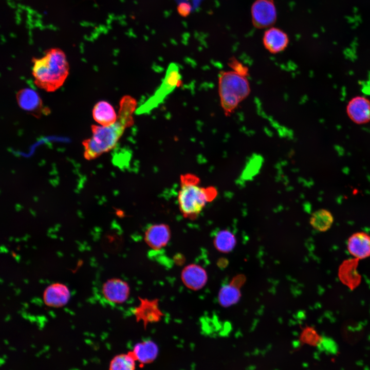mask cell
<instances>
[{"label":"cell","instance_id":"6da1fadb","mask_svg":"<svg viewBox=\"0 0 370 370\" xmlns=\"http://www.w3.org/2000/svg\"><path fill=\"white\" fill-rule=\"evenodd\" d=\"M136 100L129 95L119 102L116 121L108 126L92 125V136L83 141L84 156L94 159L115 147L125 130L134 123L133 114L136 110Z\"/></svg>","mask_w":370,"mask_h":370},{"label":"cell","instance_id":"7a4b0ae2","mask_svg":"<svg viewBox=\"0 0 370 370\" xmlns=\"http://www.w3.org/2000/svg\"><path fill=\"white\" fill-rule=\"evenodd\" d=\"M32 75L35 84L48 92L54 91L64 84L69 74L65 53L59 48L48 50L41 58H33Z\"/></svg>","mask_w":370,"mask_h":370},{"label":"cell","instance_id":"3957f363","mask_svg":"<svg viewBox=\"0 0 370 370\" xmlns=\"http://www.w3.org/2000/svg\"><path fill=\"white\" fill-rule=\"evenodd\" d=\"M218 94L226 116L230 115L249 95L250 86L247 77L235 71H222L218 77Z\"/></svg>","mask_w":370,"mask_h":370},{"label":"cell","instance_id":"277c9868","mask_svg":"<svg viewBox=\"0 0 370 370\" xmlns=\"http://www.w3.org/2000/svg\"><path fill=\"white\" fill-rule=\"evenodd\" d=\"M197 178L192 174L181 177L178 194L179 209L186 218H196L211 198L209 189L199 186Z\"/></svg>","mask_w":370,"mask_h":370},{"label":"cell","instance_id":"5b68a950","mask_svg":"<svg viewBox=\"0 0 370 370\" xmlns=\"http://www.w3.org/2000/svg\"><path fill=\"white\" fill-rule=\"evenodd\" d=\"M180 79L179 69L175 63H171L167 69L161 86L144 104L137 108V114L148 112L156 107L178 85Z\"/></svg>","mask_w":370,"mask_h":370},{"label":"cell","instance_id":"8992f818","mask_svg":"<svg viewBox=\"0 0 370 370\" xmlns=\"http://www.w3.org/2000/svg\"><path fill=\"white\" fill-rule=\"evenodd\" d=\"M251 14L252 24L256 28L271 27L277 18L274 0H255L251 8Z\"/></svg>","mask_w":370,"mask_h":370},{"label":"cell","instance_id":"52a82bcc","mask_svg":"<svg viewBox=\"0 0 370 370\" xmlns=\"http://www.w3.org/2000/svg\"><path fill=\"white\" fill-rule=\"evenodd\" d=\"M133 313L136 321L142 322L145 326L160 321L164 316L156 299L140 298Z\"/></svg>","mask_w":370,"mask_h":370},{"label":"cell","instance_id":"ba28073f","mask_svg":"<svg viewBox=\"0 0 370 370\" xmlns=\"http://www.w3.org/2000/svg\"><path fill=\"white\" fill-rule=\"evenodd\" d=\"M349 118L357 124H363L370 121V100L362 96H355L349 100L346 107Z\"/></svg>","mask_w":370,"mask_h":370},{"label":"cell","instance_id":"9c48e42d","mask_svg":"<svg viewBox=\"0 0 370 370\" xmlns=\"http://www.w3.org/2000/svg\"><path fill=\"white\" fill-rule=\"evenodd\" d=\"M102 292L107 301L115 304H122L128 299L130 287L125 281L115 278L107 280L103 284Z\"/></svg>","mask_w":370,"mask_h":370},{"label":"cell","instance_id":"30bf717a","mask_svg":"<svg viewBox=\"0 0 370 370\" xmlns=\"http://www.w3.org/2000/svg\"><path fill=\"white\" fill-rule=\"evenodd\" d=\"M171 238L169 227L164 224H157L149 227L144 233V240L153 250H158L165 247Z\"/></svg>","mask_w":370,"mask_h":370},{"label":"cell","instance_id":"8fae6325","mask_svg":"<svg viewBox=\"0 0 370 370\" xmlns=\"http://www.w3.org/2000/svg\"><path fill=\"white\" fill-rule=\"evenodd\" d=\"M181 279L187 288L193 290H198L206 285L208 275L203 267L198 264H191L182 269Z\"/></svg>","mask_w":370,"mask_h":370},{"label":"cell","instance_id":"7c38bea8","mask_svg":"<svg viewBox=\"0 0 370 370\" xmlns=\"http://www.w3.org/2000/svg\"><path fill=\"white\" fill-rule=\"evenodd\" d=\"M289 40L286 32L280 28L271 27L267 29L263 35L264 46L270 53L275 54L285 50Z\"/></svg>","mask_w":370,"mask_h":370},{"label":"cell","instance_id":"4fadbf2b","mask_svg":"<svg viewBox=\"0 0 370 370\" xmlns=\"http://www.w3.org/2000/svg\"><path fill=\"white\" fill-rule=\"evenodd\" d=\"M348 252L355 258L363 259L370 256V235L364 232L353 234L348 239Z\"/></svg>","mask_w":370,"mask_h":370},{"label":"cell","instance_id":"5bb4252c","mask_svg":"<svg viewBox=\"0 0 370 370\" xmlns=\"http://www.w3.org/2000/svg\"><path fill=\"white\" fill-rule=\"evenodd\" d=\"M69 297L70 293L68 288L64 284L56 283L46 288L43 298L46 305L58 307L66 304Z\"/></svg>","mask_w":370,"mask_h":370},{"label":"cell","instance_id":"9a60e30c","mask_svg":"<svg viewBox=\"0 0 370 370\" xmlns=\"http://www.w3.org/2000/svg\"><path fill=\"white\" fill-rule=\"evenodd\" d=\"M358 259L347 260L342 263L339 270L341 281L349 288H356L361 281V276L357 268Z\"/></svg>","mask_w":370,"mask_h":370},{"label":"cell","instance_id":"2e32d148","mask_svg":"<svg viewBox=\"0 0 370 370\" xmlns=\"http://www.w3.org/2000/svg\"><path fill=\"white\" fill-rule=\"evenodd\" d=\"M18 104L26 111L32 112L37 115L43 108L41 99L38 93L30 88H24L16 94Z\"/></svg>","mask_w":370,"mask_h":370},{"label":"cell","instance_id":"e0dca14e","mask_svg":"<svg viewBox=\"0 0 370 370\" xmlns=\"http://www.w3.org/2000/svg\"><path fill=\"white\" fill-rule=\"evenodd\" d=\"M117 116L113 106L105 101L97 103L92 109L94 119L102 126H108L114 123Z\"/></svg>","mask_w":370,"mask_h":370},{"label":"cell","instance_id":"ac0fdd59","mask_svg":"<svg viewBox=\"0 0 370 370\" xmlns=\"http://www.w3.org/2000/svg\"><path fill=\"white\" fill-rule=\"evenodd\" d=\"M156 345L151 341H144L136 345L132 354L136 360L146 363L152 361L157 354Z\"/></svg>","mask_w":370,"mask_h":370},{"label":"cell","instance_id":"d6986e66","mask_svg":"<svg viewBox=\"0 0 370 370\" xmlns=\"http://www.w3.org/2000/svg\"><path fill=\"white\" fill-rule=\"evenodd\" d=\"M334 217L327 210L319 209L314 212L310 218V224L316 230L320 232L327 231L332 226Z\"/></svg>","mask_w":370,"mask_h":370},{"label":"cell","instance_id":"ffe728a7","mask_svg":"<svg viewBox=\"0 0 370 370\" xmlns=\"http://www.w3.org/2000/svg\"><path fill=\"white\" fill-rule=\"evenodd\" d=\"M236 243L235 238L233 234L228 230H222L216 235L214 244L216 249L223 252L231 251Z\"/></svg>","mask_w":370,"mask_h":370},{"label":"cell","instance_id":"44dd1931","mask_svg":"<svg viewBox=\"0 0 370 370\" xmlns=\"http://www.w3.org/2000/svg\"><path fill=\"white\" fill-rule=\"evenodd\" d=\"M240 294L239 290L234 286L227 285L223 286L218 293V301L224 307H228L236 303Z\"/></svg>","mask_w":370,"mask_h":370},{"label":"cell","instance_id":"7402d4cb","mask_svg":"<svg viewBox=\"0 0 370 370\" xmlns=\"http://www.w3.org/2000/svg\"><path fill=\"white\" fill-rule=\"evenodd\" d=\"M135 359L132 354H122L111 360L109 370H135Z\"/></svg>","mask_w":370,"mask_h":370},{"label":"cell","instance_id":"603a6c76","mask_svg":"<svg viewBox=\"0 0 370 370\" xmlns=\"http://www.w3.org/2000/svg\"><path fill=\"white\" fill-rule=\"evenodd\" d=\"M301 339L304 342L314 344L317 343L319 339V336L316 330L310 327L304 329L301 335Z\"/></svg>","mask_w":370,"mask_h":370},{"label":"cell","instance_id":"cb8c5ba5","mask_svg":"<svg viewBox=\"0 0 370 370\" xmlns=\"http://www.w3.org/2000/svg\"><path fill=\"white\" fill-rule=\"evenodd\" d=\"M229 65L233 71L239 75L247 77L248 74L247 67L235 58H230Z\"/></svg>","mask_w":370,"mask_h":370},{"label":"cell","instance_id":"d4e9b609","mask_svg":"<svg viewBox=\"0 0 370 370\" xmlns=\"http://www.w3.org/2000/svg\"><path fill=\"white\" fill-rule=\"evenodd\" d=\"M192 7L191 5L186 2H181L177 6L178 13L183 17L188 16L191 12Z\"/></svg>","mask_w":370,"mask_h":370}]
</instances>
